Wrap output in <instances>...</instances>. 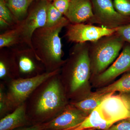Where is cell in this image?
Returning <instances> with one entry per match:
<instances>
[{
	"instance_id": "obj_29",
	"label": "cell",
	"mask_w": 130,
	"mask_h": 130,
	"mask_svg": "<svg viewBox=\"0 0 130 130\" xmlns=\"http://www.w3.org/2000/svg\"><path fill=\"white\" fill-rule=\"evenodd\" d=\"M120 95L125 103L126 106L130 114V94L127 93H122ZM129 119L130 120V118Z\"/></svg>"
},
{
	"instance_id": "obj_22",
	"label": "cell",
	"mask_w": 130,
	"mask_h": 130,
	"mask_svg": "<svg viewBox=\"0 0 130 130\" xmlns=\"http://www.w3.org/2000/svg\"><path fill=\"white\" fill-rule=\"evenodd\" d=\"M65 16L49 2L47 11L46 21L44 27H50L56 25L62 21Z\"/></svg>"
},
{
	"instance_id": "obj_23",
	"label": "cell",
	"mask_w": 130,
	"mask_h": 130,
	"mask_svg": "<svg viewBox=\"0 0 130 130\" xmlns=\"http://www.w3.org/2000/svg\"><path fill=\"white\" fill-rule=\"evenodd\" d=\"M0 18L6 21L12 28L18 24L7 7L5 0H0Z\"/></svg>"
},
{
	"instance_id": "obj_28",
	"label": "cell",
	"mask_w": 130,
	"mask_h": 130,
	"mask_svg": "<svg viewBox=\"0 0 130 130\" xmlns=\"http://www.w3.org/2000/svg\"><path fill=\"white\" fill-rule=\"evenodd\" d=\"M14 130H43V129L42 124H38L20 127Z\"/></svg>"
},
{
	"instance_id": "obj_3",
	"label": "cell",
	"mask_w": 130,
	"mask_h": 130,
	"mask_svg": "<svg viewBox=\"0 0 130 130\" xmlns=\"http://www.w3.org/2000/svg\"><path fill=\"white\" fill-rule=\"evenodd\" d=\"M69 59L61 68V82L67 96L74 97L86 85L91 69L89 46L86 43H76Z\"/></svg>"
},
{
	"instance_id": "obj_26",
	"label": "cell",
	"mask_w": 130,
	"mask_h": 130,
	"mask_svg": "<svg viewBox=\"0 0 130 130\" xmlns=\"http://www.w3.org/2000/svg\"><path fill=\"white\" fill-rule=\"evenodd\" d=\"M71 0H54L52 2L56 9L63 15H65L68 10Z\"/></svg>"
},
{
	"instance_id": "obj_4",
	"label": "cell",
	"mask_w": 130,
	"mask_h": 130,
	"mask_svg": "<svg viewBox=\"0 0 130 130\" xmlns=\"http://www.w3.org/2000/svg\"><path fill=\"white\" fill-rule=\"evenodd\" d=\"M124 42L116 32L92 42L89 46V54L92 56L95 72H102L113 61L123 48Z\"/></svg>"
},
{
	"instance_id": "obj_17",
	"label": "cell",
	"mask_w": 130,
	"mask_h": 130,
	"mask_svg": "<svg viewBox=\"0 0 130 130\" xmlns=\"http://www.w3.org/2000/svg\"><path fill=\"white\" fill-rule=\"evenodd\" d=\"M113 93H103L98 92L85 99L73 102L71 103V104L87 115H88V114L98 107L106 98Z\"/></svg>"
},
{
	"instance_id": "obj_27",
	"label": "cell",
	"mask_w": 130,
	"mask_h": 130,
	"mask_svg": "<svg viewBox=\"0 0 130 130\" xmlns=\"http://www.w3.org/2000/svg\"><path fill=\"white\" fill-rule=\"evenodd\" d=\"M106 130H130V120H124L113 125Z\"/></svg>"
},
{
	"instance_id": "obj_12",
	"label": "cell",
	"mask_w": 130,
	"mask_h": 130,
	"mask_svg": "<svg viewBox=\"0 0 130 130\" xmlns=\"http://www.w3.org/2000/svg\"><path fill=\"white\" fill-rule=\"evenodd\" d=\"M64 16L71 24L84 23L94 17L90 0H71Z\"/></svg>"
},
{
	"instance_id": "obj_9",
	"label": "cell",
	"mask_w": 130,
	"mask_h": 130,
	"mask_svg": "<svg viewBox=\"0 0 130 130\" xmlns=\"http://www.w3.org/2000/svg\"><path fill=\"white\" fill-rule=\"evenodd\" d=\"M66 36L68 41L76 43L94 42L116 32L117 28L108 29L84 23H70L66 26Z\"/></svg>"
},
{
	"instance_id": "obj_6",
	"label": "cell",
	"mask_w": 130,
	"mask_h": 130,
	"mask_svg": "<svg viewBox=\"0 0 130 130\" xmlns=\"http://www.w3.org/2000/svg\"><path fill=\"white\" fill-rule=\"evenodd\" d=\"M60 70L46 72L30 78H16L5 84L8 97L13 109L24 103L39 85L49 78L59 73Z\"/></svg>"
},
{
	"instance_id": "obj_19",
	"label": "cell",
	"mask_w": 130,
	"mask_h": 130,
	"mask_svg": "<svg viewBox=\"0 0 130 130\" xmlns=\"http://www.w3.org/2000/svg\"><path fill=\"white\" fill-rule=\"evenodd\" d=\"M21 44L20 31L18 24L0 35V48H10Z\"/></svg>"
},
{
	"instance_id": "obj_20",
	"label": "cell",
	"mask_w": 130,
	"mask_h": 130,
	"mask_svg": "<svg viewBox=\"0 0 130 130\" xmlns=\"http://www.w3.org/2000/svg\"><path fill=\"white\" fill-rule=\"evenodd\" d=\"M116 91L121 93H130V73L123 76L113 83L102 89L98 92L114 93Z\"/></svg>"
},
{
	"instance_id": "obj_14",
	"label": "cell",
	"mask_w": 130,
	"mask_h": 130,
	"mask_svg": "<svg viewBox=\"0 0 130 130\" xmlns=\"http://www.w3.org/2000/svg\"><path fill=\"white\" fill-rule=\"evenodd\" d=\"M32 125L27 116L25 103L20 105L0 120V130H14Z\"/></svg>"
},
{
	"instance_id": "obj_30",
	"label": "cell",
	"mask_w": 130,
	"mask_h": 130,
	"mask_svg": "<svg viewBox=\"0 0 130 130\" xmlns=\"http://www.w3.org/2000/svg\"><path fill=\"white\" fill-rule=\"evenodd\" d=\"M35 1H47L48 2H53V1H54V0H35Z\"/></svg>"
},
{
	"instance_id": "obj_15",
	"label": "cell",
	"mask_w": 130,
	"mask_h": 130,
	"mask_svg": "<svg viewBox=\"0 0 130 130\" xmlns=\"http://www.w3.org/2000/svg\"><path fill=\"white\" fill-rule=\"evenodd\" d=\"M17 78V70L13 56L9 49H1L0 79L5 84Z\"/></svg>"
},
{
	"instance_id": "obj_10",
	"label": "cell",
	"mask_w": 130,
	"mask_h": 130,
	"mask_svg": "<svg viewBox=\"0 0 130 130\" xmlns=\"http://www.w3.org/2000/svg\"><path fill=\"white\" fill-rule=\"evenodd\" d=\"M88 116L71 103L54 118L42 124L43 130L71 129L79 125Z\"/></svg>"
},
{
	"instance_id": "obj_2",
	"label": "cell",
	"mask_w": 130,
	"mask_h": 130,
	"mask_svg": "<svg viewBox=\"0 0 130 130\" xmlns=\"http://www.w3.org/2000/svg\"><path fill=\"white\" fill-rule=\"evenodd\" d=\"M70 22L66 17L56 25L37 29L32 35V48L44 65L46 72L61 69L66 60L63 59V51L60 34Z\"/></svg>"
},
{
	"instance_id": "obj_8",
	"label": "cell",
	"mask_w": 130,
	"mask_h": 130,
	"mask_svg": "<svg viewBox=\"0 0 130 130\" xmlns=\"http://www.w3.org/2000/svg\"><path fill=\"white\" fill-rule=\"evenodd\" d=\"M94 17L92 23L100 24L103 27L115 29L126 24L129 17L119 13L115 8L112 0H91Z\"/></svg>"
},
{
	"instance_id": "obj_16",
	"label": "cell",
	"mask_w": 130,
	"mask_h": 130,
	"mask_svg": "<svg viewBox=\"0 0 130 130\" xmlns=\"http://www.w3.org/2000/svg\"><path fill=\"white\" fill-rule=\"evenodd\" d=\"M113 124L105 119L98 106L86 117L79 125L73 129L80 130L96 129L106 130Z\"/></svg>"
},
{
	"instance_id": "obj_5",
	"label": "cell",
	"mask_w": 130,
	"mask_h": 130,
	"mask_svg": "<svg viewBox=\"0 0 130 130\" xmlns=\"http://www.w3.org/2000/svg\"><path fill=\"white\" fill-rule=\"evenodd\" d=\"M9 48L16 64L17 78H30L46 72L34 50L28 45L20 44Z\"/></svg>"
},
{
	"instance_id": "obj_1",
	"label": "cell",
	"mask_w": 130,
	"mask_h": 130,
	"mask_svg": "<svg viewBox=\"0 0 130 130\" xmlns=\"http://www.w3.org/2000/svg\"><path fill=\"white\" fill-rule=\"evenodd\" d=\"M59 73L42 83L25 102L26 114L32 125L50 121L68 105Z\"/></svg>"
},
{
	"instance_id": "obj_21",
	"label": "cell",
	"mask_w": 130,
	"mask_h": 130,
	"mask_svg": "<svg viewBox=\"0 0 130 130\" xmlns=\"http://www.w3.org/2000/svg\"><path fill=\"white\" fill-rule=\"evenodd\" d=\"M13 109L10 102L6 90V86L2 82L0 83V118L12 112Z\"/></svg>"
},
{
	"instance_id": "obj_31",
	"label": "cell",
	"mask_w": 130,
	"mask_h": 130,
	"mask_svg": "<svg viewBox=\"0 0 130 130\" xmlns=\"http://www.w3.org/2000/svg\"><path fill=\"white\" fill-rule=\"evenodd\" d=\"M67 130H77L74 129H71ZM90 130L85 129V130Z\"/></svg>"
},
{
	"instance_id": "obj_7",
	"label": "cell",
	"mask_w": 130,
	"mask_h": 130,
	"mask_svg": "<svg viewBox=\"0 0 130 130\" xmlns=\"http://www.w3.org/2000/svg\"><path fill=\"white\" fill-rule=\"evenodd\" d=\"M37 2L28 11L25 18L18 24L20 31L21 44H26L32 48V35L37 29L45 26L47 9L50 2L46 1Z\"/></svg>"
},
{
	"instance_id": "obj_11",
	"label": "cell",
	"mask_w": 130,
	"mask_h": 130,
	"mask_svg": "<svg viewBox=\"0 0 130 130\" xmlns=\"http://www.w3.org/2000/svg\"><path fill=\"white\" fill-rule=\"evenodd\" d=\"M105 119L115 123L130 118V114L121 96H108L99 106Z\"/></svg>"
},
{
	"instance_id": "obj_18",
	"label": "cell",
	"mask_w": 130,
	"mask_h": 130,
	"mask_svg": "<svg viewBox=\"0 0 130 130\" xmlns=\"http://www.w3.org/2000/svg\"><path fill=\"white\" fill-rule=\"evenodd\" d=\"M35 0H5V2L18 23L27 16L29 8Z\"/></svg>"
},
{
	"instance_id": "obj_13",
	"label": "cell",
	"mask_w": 130,
	"mask_h": 130,
	"mask_svg": "<svg viewBox=\"0 0 130 130\" xmlns=\"http://www.w3.org/2000/svg\"><path fill=\"white\" fill-rule=\"evenodd\" d=\"M130 69V45L124 47L120 55L107 70L98 77L100 82L110 81Z\"/></svg>"
},
{
	"instance_id": "obj_25",
	"label": "cell",
	"mask_w": 130,
	"mask_h": 130,
	"mask_svg": "<svg viewBox=\"0 0 130 130\" xmlns=\"http://www.w3.org/2000/svg\"><path fill=\"white\" fill-rule=\"evenodd\" d=\"M116 33L124 41L130 44V23L117 28Z\"/></svg>"
},
{
	"instance_id": "obj_24",
	"label": "cell",
	"mask_w": 130,
	"mask_h": 130,
	"mask_svg": "<svg viewBox=\"0 0 130 130\" xmlns=\"http://www.w3.org/2000/svg\"><path fill=\"white\" fill-rule=\"evenodd\" d=\"M115 8L123 16H130V0H113Z\"/></svg>"
}]
</instances>
